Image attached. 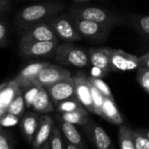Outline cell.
<instances>
[{"mask_svg": "<svg viewBox=\"0 0 149 149\" xmlns=\"http://www.w3.org/2000/svg\"><path fill=\"white\" fill-rule=\"evenodd\" d=\"M46 22L52 26L58 38L65 42H76L82 39L72 16L66 13H58L50 17Z\"/></svg>", "mask_w": 149, "mask_h": 149, "instance_id": "5b68a950", "label": "cell"}, {"mask_svg": "<svg viewBox=\"0 0 149 149\" xmlns=\"http://www.w3.org/2000/svg\"><path fill=\"white\" fill-rule=\"evenodd\" d=\"M100 116L107 121L114 125L120 126L124 123V118L117 107L115 100L105 96H104V101L102 105Z\"/></svg>", "mask_w": 149, "mask_h": 149, "instance_id": "e0dca14e", "label": "cell"}, {"mask_svg": "<svg viewBox=\"0 0 149 149\" xmlns=\"http://www.w3.org/2000/svg\"><path fill=\"white\" fill-rule=\"evenodd\" d=\"M71 72L60 65L47 64L38 73V83L44 87L54 84L61 79L71 77Z\"/></svg>", "mask_w": 149, "mask_h": 149, "instance_id": "4fadbf2b", "label": "cell"}, {"mask_svg": "<svg viewBox=\"0 0 149 149\" xmlns=\"http://www.w3.org/2000/svg\"><path fill=\"white\" fill-rule=\"evenodd\" d=\"M18 117L15 116V115H12V114H10V113H7L3 116V118L0 120V124L3 126V127H11L15 124H17V120H18Z\"/></svg>", "mask_w": 149, "mask_h": 149, "instance_id": "836d02e7", "label": "cell"}, {"mask_svg": "<svg viewBox=\"0 0 149 149\" xmlns=\"http://www.w3.org/2000/svg\"><path fill=\"white\" fill-rule=\"evenodd\" d=\"M75 4H87L91 3L92 0H72Z\"/></svg>", "mask_w": 149, "mask_h": 149, "instance_id": "f35d334b", "label": "cell"}, {"mask_svg": "<svg viewBox=\"0 0 149 149\" xmlns=\"http://www.w3.org/2000/svg\"><path fill=\"white\" fill-rule=\"evenodd\" d=\"M88 79H89L90 82L103 94V96L114 100V97L112 93V91H111L109 86L101 78H95L93 76H88Z\"/></svg>", "mask_w": 149, "mask_h": 149, "instance_id": "4316f807", "label": "cell"}, {"mask_svg": "<svg viewBox=\"0 0 149 149\" xmlns=\"http://www.w3.org/2000/svg\"><path fill=\"white\" fill-rule=\"evenodd\" d=\"M56 110L59 113H69L72 112L78 109H80L83 107V105L80 103V101L78 100L76 96H73L72 98H69L67 100H65L61 102H59L56 107Z\"/></svg>", "mask_w": 149, "mask_h": 149, "instance_id": "484cf974", "label": "cell"}, {"mask_svg": "<svg viewBox=\"0 0 149 149\" xmlns=\"http://www.w3.org/2000/svg\"><path fill=\"white\" fill-rule=\"evenodd\" d=\"M72 78L75 84L76 97L89 113L94 114L91 93V82L88 79V75L85 72L78 71Z\"/></svg>", "mask_w": 149, "mask_h": 149, "instance_id": "ba28073f", "label": "cell"}, {"mask_svg": "<svg viewBox=\"0 0 149 149\" xmlns=\"http://www.w3.org/2000/svg\"><path fill=\"white\" fill-rule=\"evenodd\" d=\"M88 111L86 108L82 107L80 109L69 112V113H62L59 115V119L65 120L66 122H70L74 125L83 126L90 120Z\"/></svg>", "mask_w": 149, "mask_h": 149, "instance_id": "44dd1931", "label": "cell"}, {"mask_svg": "<svg viewBox=\"0 0 149 149\" xmlns=\"http://www.w3.org/2000/svg\"><path fill=\"white\" fill-rule=\"evenodd\" d=\"M42 86L39 85L38 83V84H35L28 88H26L24 91V93L23 94L24 95V102H25V106L28 107V108H31V104H32V101L37 94V93L38 92L39 88L41 87Z\"/></svg>", "mask_w": 149, "mask_h": 149, "instance_id": "1f68e13d", "label": "cell"}, {"mask_svg": "<svg viewBox=\"0 0 149 149\" xmlns=\"http://www.w3.org/2000/svg\"><path fill=\"white\" fill-rule=\"evenodd\" d=\"M40 115L37 112H27L24 113L21 120V130L26 141L31 144L35 136Z\"/></svg>", "mask_w": 149, "mask_h": 149, "instance_id": "2e32d148", "label": "cell"}, {"mask_svg": "<svg viewBox=\"0 0 149 149\" xmlns=\"http://www.w3.org/2000/svg\"><path fill=\"white\" fill-rule=\"evenodd\" d=\"M107 51L109 55L112 72H121L135 70L140 67L139 57L127 53L123 50L113 49L107 46Z\"/></svg>", "mask_w": 149, "mask_h": 149, "instance_id": "52a82bcc", "label": "cell"}, {"mask_svg": "<svg viewBox=\"0 0 149 149\" xmlns=\"http://www.w3.org/2000/svg\"><path fill=\"white\" fill-rule=\"evenodd\" d=\"M54 60L62 65L86 68L91 65L88 51L72 42L59 44L54 53Z\"/></svg>", "mask_w": 149, "mask_h": 149, "instance_id": "3957f363", "label": "cell"}, {"mask_svg": "<svg viewBox=\"0 0 149 149\" xmlns=\"http://www.w3.org/2000/svg\"><path fill=\"white\" fill-rule=\"evenodd\" d=\"M132 24L141 36L149 40V16H133Z\"/></svg>", "mask_w": 149, "mask_h": 149, "instance_id": "d4e9b609", "label": "cell"}, {"mask_svg": "<svg viewBox=\"0 0 149 149\" xmlns=\"http://www.w3.org/2000/svg\"><path fill=\"white\" fill-rule=\"evenodd\" d=\"M47 64H49L47 61H38L31 63L24 67L14 79L21 90L24 91L26 88L38 84V73Z\"/></svg>", "mask_w": 149, "mask_h": 149, "instance_id": "7c38bea8", "label": "cell"}, {"mask_svg": "<svg viewBox=\"0 0 149 149\" xmlns=\"http://www.w3.org/2000/svg\"><path fill=\"white\" fill-rule=\"evenodd\" d=\"M59 41L19 40V54L24 58H41L54 55Z\"/></svg>", "mask_w": 149, "mask_h": 149, "instance_id": "8992f818", "label": "cell"}, {"mask_svg": "<svg viewBox=\"0 0 149 149\" xmlns=\"http://www.w3.org/2000/svg\"><path fill=\"white\" fill-rule=\"evenodd\" d=\"M65 4L56 1H38L19 10L15 17V24L21 32L30 26L48 20L52 16L62 12Z\"/></svg>", "mask_w": 149, "mask_h": 149, "instance_id": "6da1fadb", "label": "cell"}, {"mask_svg": "<svg viewBox=\"0 0 149 149\" xmlns=\"http://www.w3.org/2000/svg\"><path fill=\"white\" fill-rule=\"evenodd\" d=\"M65 148V144L64 142L61 131L58 127H55L49 140L42 147V149H64Z\"/></svg>", "mask_w": 149, "mask_h": 149, "instance_id": "cb8c5ba5", "label": "cell"}, {"mask_svg": "<svg viewBox=\"0 0 149 149\" xmlns=\"http://www.w3.org/2000/svg\"><path fill=\"white\" fill-rule=\"evenodd\" d=\"M107 73L105 72L103 70H101L100 68L99 67H96V66H93L92 70H91V75L90 76H93V77H95V78H103L107 75Z\"/></svg>", "mask_w": 149, "mask_h": 149, "instance_id": "d590c367", "label": "cell"}, {"mask_svg": "<svg viewBox=\"0 0 149 149\" xmlns=\"http://www.w3.org/2000/svg\"><path fill=\"white\" fill-rule=\"evenodd\" d=\"M11 1L10 0H0V19L10 10Z\"/></svg>", "mask_w": 149, "mask_h": 149, "instance_id": "e575fe53", "label": "cell"}, {"mask_svg": "<svg viewBox=\"0 0 149 149\" xmlns=\"http://www.w3.org/2000/svg\"><path fill=\"white\" fill-rule=\"evenodd\" d=\"M65 149H80V148L75 144H72V143H70V142H67V144L65 145Z\"/></svg>", "mask_w": 149, "mask_h": 149, "instance_id": "74e56055", "label": "cell"}, {"mask_svg": "<svg viewBox=\"0 0 149 149\" xmlns=\"http://www.w3.org/2000/svg\"><path fill=\"white\" fill-rule=\"evenodd\" d=\"M54 127L55 122L51 116L47 113L41 115L35 136L31 143V147L34 148H42V147L49 140Z\"/></svg>", "mask_w": 149, "mask_h": 149, "instance_id": "5bb4252c", "label": "cell"}, {"mask_svg": "<svg viewBox=\"0 0 149 149\" xmlns=\"http://www.w3.org/2000/svg\"><path fill=\"white\" fill-rule=\"evenodd\" d=\"M140 132H141L142 134H144L149 139V129H138Z\"/></svg>", "mask_w": 149, "mask_h": 149, "instance_id": "ab89813d", "label": "cell"}, {"mask_svg": "<svg viewBox=\"0 0 149 149\" xmlns=\"http://www.w3.org/2000/svg\"><path fill=\"white\" fill-rule=\"evenodd\" d=\"M20 39L34 41H59L55 31L46 21L33 24L22 31Z\"/></svg>", "mask_w": 149, "mask_h": 149, "instance_id": "8fae6325", "label": "cell"}, {"mask_svg": "<svg viewBox=\"0 0 149 149\" xmlns=\"http://www.w3.org/2000/svg\"><path fill=\"white\" fill-rule=\"evenodd\" d=\"M134 142L135 149H149V139L138 129L134 130Z\"/></svg>", "mask_w": 149, "mask_h": 149, "instance_id": "4dcf8cb0", "label": "cell"}, {"mask_svg": "<svg viewBox=\"0 0 149 149\" xmlns=\"http://www.w3.org/2000/svg\"><path fill=\"white\" fill-rule=\"evenodd\" d=\"M53 105L56 107L59 102L75 95V84L72 76L61 79L45 87Z\"/></svg>", "mask_w": 149, "mask_h": 149, "instance_id": "30bf717a", "label": "cell"}, {"mask_svg": "<svg viewBox=\"0 0 149 149\" xmlns=\"http://www.w3.org/2000/svg\"><path fill=\"white\" fill-rule=\"evenodd\" d=\"M91 93H92V100H93L94 114L100 116L102 105L104 101V96L92 83H91Z\"/></svg>", "mask_w": 149, "mask_h": 149, "instance_id": "83f0119b", "label": "cell"}, {"mask_svg": "<svg viewBox=\"0 0 149 149\" xmlns=\"http://www.w3.org/2000/svg\"><path fill=\"white\" fill-rule=\"evenodd\" d=\"M68 13L75 17L98 22L106 25H109L113 28L126 24V20L122 16L97 6L75 4L70 8Z\"/></svg>", "mask_w": 149, "mask_h": 149, "instance_id": "7a4b0ae2", "label": "cell"}, {"mask_svg": "<svg viewBox=\"0 0 149 149\" xmlns=\"http://www.w3.org/2000/svg\"><path fill=\"white\" fill-rule=\"evenodd\" d=\"M72 17L82 38L94 43H104L107 41L113 27L72 16Z\"/></svg>", "mask_w": 149, "mask_h": 149, "instance_id": "277c9868", "label": "cell"}, {"mask_svg": "<svg viewBox=\"0 0 149 149\" xmlns=\"http://www.w3.org/2000/svg\"><path fill=\"white\" fill-rule=\"evenodd\" d=\"M134 130L122 124L119 127V145L121 149H135L134 142Z\"/></svg>", "mask_w": 149, "mask_h": 149, "instance_id": "7402d4cb", "label": "cell"}, {"mask_svg": "<svg viewBox=\"0 0 149 149\" xmlns=\"http://www.w3.org/2000/svg\"><path fill=\"white\" fill-rule=\"evenodd\" d=\"M82 127L93 147L98 149H111L113 148V141L109 135L93 120H89L88 122Z\"/></svg>", "mask_w": 149, "mask_h": 149, "instance_id": "9c48e42d", "label": "cell"}, {"mask_svg": "<svg viewBox=\"0 0 149 149\" xmlns=\"http://www.w3.org/2000/svg\"><path fill=\"white\" fill-rule=\"evenodd\" d=\"M31 108H33V110L39 114L49 113L54 111L55 106L53 105L45 87L41 86L39 88L32 101Z\"/></svg>", "mask_w": 149, "mask_h": 149, "instance_id": "ac0fdd59", "label": "cell"}, {"mask_svg": "<svg viewBox=\"0 0 149 149\" xmlns=\"http://www.w3.org/2000/svg\"><path fill=\"white\" fill-rule=\"evenodd\" d=\"M136 79L140 86L149 94V69L140 66L137 69Z\"/></svg>", "mask_w": 149, "mask_h": 149, "instance_id": "f1b7e54d", "label": "cell"}, {"mask_svg": "<svg viewBox=\"0 0 149 149\" xmlns=\"http://www.w3.org/2000/svg\"><path fill=\"white\" fill-rule=\"evenodd\" d=\"M25 1H34V2H38V1H49V0H25Z\"/></svg>", "mask_w": 149, "mask_h": 149, "instance_id": "60d3db41", "label": "cell"}, {"mask_svg": "<svg viewBox=\"0 0 149 149\" xmlns=\"http://www.w3.org/2000/svg\"><path fill=\"white\" fill-rule=\"evenodd\" d=\"M13 147L14 141L10 133L0 124V149H11Z\"/></svg>", "mask_w": 149, "mask_h": 149, "instance_id": "f546056e", "label": "cell"}, {"mask_svg": "<svg viewBox=\"0 0 149 149\" xmlns=\"http://www.w3.org/2000/svg\"><path fill=\"white\" fill-rule=\"evenodd\" d=\"M59 125H60V129L65 137L67 142L75 144L79 146L80 149H85L86 148V143L84 141L83 137L81 136L80 133L78 131L74 124H72L70 122H66L65 120H62L59 119Z\"/></svg>", "mask_w": 149, "mask_h": 149, "instance_id": "d6986e66", "label": "cell"}, {"mask_svg": "<svg viewBox=\"0 0 149 149\" xmlns=\"http://www.w3.org/2000/svg\"><path fill=\"white\" fill-rule=\"evenodd\" d=\"M21 92V88L15 79H12L3 86L0 91V107L5 110L10 101Z\"/></svg>", "mask_w": 149, "mask_h": 149, "instance_id": "ffe728a7", "label": "cell"}, {"mask_svg": "<svg viewBox=\"0 0 149 149\" xmlns=\"http://www.w3.org/2000/svg\"><path fill=\"white\" fill-rule=\"evenodd\" d=\"M24 107H25V102H24V95L20 92L6 107V113H10L20 118L24 115Z\"/></svg>", "mask_w": 149, "mask_h": 149, "instance_id": "603a6c76", "label": "cell"}, {"mask_svg": "<svg viewBox=\"0 0 149 149\" xmlns=\"http://www.w3.org/2000/svg\"><path fill=\"white\" fill-rule=\"evenodd\" d=\"M140 66L149 69V52L141 57H139Z\"/></svg>", "mask_w": 149, "mask_h": 149, "instance_id": "8d00e7d4", "label": "cell"}, {"mask_svg": "<svg viewBox=\"0 0 149 149\" xmlns=\"http://www.w3.org/2000/svg\"><path fill=\"white\" fill-rule=\"evenodd\" d=\"M9 44V30L7 23L0 19V48L6 47Z\"/></svg>", "mask_w": 149, "mask_h": 149, "instance_id": "d6a6232c", "label": "cell"}, {"mask_svg": "<svg viewBox=\"0 0 149 149\" xmlns=\"http://www.w3.org/2000/svg\"><path fill=\"white\" fill-rule=\"evenodd\" d=\"M90 64L93 66H96L103 70L105 72H111V65L109 55L107 51V46L102 47H91L87 49Z\"/></svg>", "mask_w": 149, "mask_h": 149, "instance_id": "9a60e30c", "label": "cell"}]
</instances>
